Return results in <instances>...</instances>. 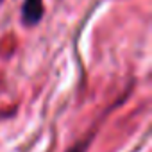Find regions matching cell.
<instances>
[{"label": "cell", "instance_id": "cell-2", "mask_svg": "<svg viewBox=\"0 0 152 152\" xmlns=\"http://www.w3.org/2000/svg\"><path fill=\"white\" fill-rule=\"evenodd\" d=\"M83 148H84V145H81V143H79V145H75V147H72V148H70L68 152H83Z\"/></svg>", "mask_w": 152, "mask_h": 152}, {"label": "cell", "instance_id": "cell-1", "mask_svg": "<svg viewBox=\"0 0 152 152\" xmlns=\"http://www.w3.org/2000/svg\"><path fill=\"white\" fill-rule=\"evenodd\" d=\"M22 16H23V22L27 25L38 23L43 16V0H25Z\"/></svg>", "mask_w": 152, "mask_h": 152}]
</instances>
